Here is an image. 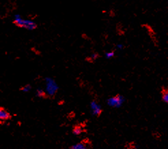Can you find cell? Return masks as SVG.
Here are the masks:
<instances>
[{"label":"cell","instance_id":"obj_10","mask_svg":"<svg viewBox=\"0 0 168 149\" xmlns=\"http://www.w3.org/2000/svg\"><path fill=\"white\" fill-rule=\"evenodd\" d=\"M31 89V86L30 84H25V86L22 87L21 88H20V91H21L22 92H25V93H26V92H29L30 91Z\"/></svg>","mask_w":168,"mask_h":149},{"label":"cell","instance_id":"obj_9","mask_svg":"<svg viewBox=\"0 0 168 149\" xmlns=\"http://www.w3.org/2000/svg\"><path fill=\"white\" fill-rule=\"evenodd\" d=\"M82 132H83V129L79 125H76L72 129V134L75 135H80Z\"/></svg>","mask_w":168,"mask_h":149},{"label":"cell","instance_id":"obj_11","mask_svg":"<svg viewBox=\"0 0 168 149\" xmlns=\"http://www.w3.org/2000/svg\"><path fill=\"white\" fill-rule=\"evenodd\" d=\"M99 54L96 53H94V54H92V56H91V57H90L91 61H94V60L97 59L98 58H99Z\"/></svg>","mask_w":168,"mask_h":149},{"label":"cell","instance_id":"obj_6","mask_svg":"<svg viewBox=\"0 0 168 149\" xmlns=\"http://www.w3.org/2000/svg\"><path fill=\"white\" fill-rule=\"evenodd\" d=\"M36 96L40 98V99H47V98L49 97L48 95L46 93V91L40 88H37L36 91Z\"/></svg>","mask_w":168,"mask_h":149},{"label":"cell","instance_id":"obj_4","mask_svg":"<svg viewBox=\"0 0 168 149\" xmlns=\"http://www.w3.org/2000/svg\"><path fill=\"white\" fill-rule=\"evenodd\" d=\"M90 108L92 110V113L94 116L99 117L102 114L103 110L101 108V106L99 105L96 101L93 100L90 104Z\"/></svg>","mask_w":168,"mask_h":149},{"label":"cell","instance_id":"obj_12","mask_svg":"<svg viewBox=\"0 0 168 149\" xmlns=\"http://www.w3.org/2000/svg\"><path fill=\"white\" fill-rule=\"evenodd\" d=\"M114 55H115V53H114L113 51H112V52L107 53L105 54V56H106V57H107V59H110V58L113 57L114 56Z\"/></svg>","mask_w":168,"mask_h":149},{"label":"cell","instance_id":"obj_7","mask_svg":"<svg viewBox=\"0 0 168 149\" xmlns=\"http://www.w3.org/2000/svg\"><path fill=\"white\" fill-rule=\"evenodd\" d=\"M70 148L71 149H85V148H88L87 147V143L85 142V140L82 141L81 142H79V143L76 144L73 146H72V147H70Z\"/></svg>","mask_w":168,"mask_h":149},{"label":"cell","instance_id":"obj_5","mask_svg":"<svg viewBox=\"0 0 168 149\" xmlns=\"http://www.w3.org/2000/svg\"><path fill=\"white\" fill-rule=\"evenodd\" d=\"M12 116L4 108L0 107V124H4L7 120L11 119Z\"/></svg>","mask_w":168,"mask_h":149},{"label":"cell","instance_id":"obj_8","mask_svg":"<svg viewBox=\"0 0 168 149\" xmlns=\"http://www.w3.org/2000/svg\"><path fill=\"white\" fill-rule=\"evenodd\" d=\"M161 96H162V100L164 102L168 104V87L162 88Z\"/></svg>","mask_w":168,"mask_h":149},{"label":"cell","instance_id":"obj_3","mask_svg":"<svg viewBox=\"0 0 168 149\" xmlns=\"http://www.w3.org/2000/svg\"><path fill=\"white\" fill-rule=\"evenodd\" d=\"M125 101V98L123 96H120V95H116L114 97H109L107 100V104L111 107L113 108H119L122 105Z\"/></svg>","mask_w":168,"mask_h":149},{"label":"cell","instance_id":"obj_1","mask_svg":"<svg viewBox=\"0 0 168 149\" xmlns=\"http://www.w3.org/2000/svg\"><path fill=\"white\" fill-rule=\"evenodd\" d=\"M13 21L17 27L24 28L27 30H34L37 27V25L35 22L30 20L23 19L19 14H16L14 16Z\"/></svg>","mask_w":168,"mask_h":149},{"label":"cell","instance_id":"obj_2","mask_svg":"<svg viewBox=\"0 0 168 149\" xmlns=\"http://www.w3.org/2000/svg\"><path fill=\"white\" fill-rule=\"evenodd\" d=\"M45 84H46V93L49 97H53L57 93L58 91V86L55 81L51 78H45Z\"/></svg>","mask_w":168,"mask_h":149}]
</instances>
